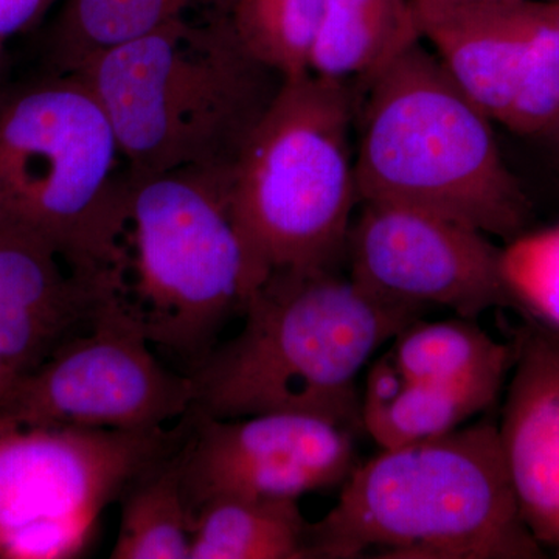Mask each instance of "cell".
<instances>
[{
	"label": "cell",
	"instance_id": "4",
	"mask_svg": "<svg viewBox=\"0 0 559 559\" xmlns=\"http://www.w3.org/2000/svg\"><path fill=\"white\" fill-rule=\"evenodd\" d=\"M356 180L359 201L428 210L510 241L532 202L507 167L488 114L421 43L366 86Z\"/></svg>",
	"mask_w": 559,
	"mask_h": 559
},
{
	"label": "cell",
	"instance_id": "2",
	"mask_svg": "<svg viewBox=\"0 0 559 559\" xmlns=\"http://www.w3.org/2000/svg\"><path fill=\"white\" fill-rule=\"evenodd\" d=\"M310 558L538 559L499 428L480 421L356 466L340 499L311 524Z\"/></svg>",
	"mask_w": 559,
	"mask_h": 559
},
{
	"label": "cell",
	"instance_id": "26",
	"mask_svg": "<svg viewBox=\"0 0 559 559\" xmlns=\"http://www.w3.org/2000/svg\"><path fill=\"white\" fill-rule=\"evenodd\" d=\"M550 138L554 139L555 142H557V146H558V151H559V124L557 127V130L551 132Z\"/></svg>",
	"mask_w": 559,
	"mask_h": 559
},
{
	"label": "cell",
	"instance_id": "11",
	"mask_svg": "<svg viewBox=\"0 0 559 559\" xmlns=\"http://www.w3.org/2000/svg\"><path fill=\"white\" fill-rule=\"evenodd\" d=\"M500 248L484 231L428 210L364 202L348 231V277L400 307H429L476 319L510 307L500 275Z\"/></svg>",
	"mask_w": 559,
	"mask_h": 559
},
{
	"label": "cell",
	"instance_id": "5",
	"mask_svg": "<svg viewBox=\"0 0 559 559\" xmlns=\"http://www.w3.org/2000/svg\"><path fill=\"white\" fill-rule=\"evenodd\" d=\"M0 216L46 238L81 275L127 272V164L76 73L0 86Z\"/></svg>",
	"mask_w": 559,
	"mask_h": 559
},
{
	"label": "cell",
	"instance_id": "7",
	"mask_svg": "<svg viewBox=\"0 0 559 559\" xmlns=\"http://www.w3.org/2000/svg\"><path fill=\"white\" fill-rule=\"evenodd\" d=\"M226 167L128 173L124 297L157 352L193 373L259 286Z\"/></svg>",
	"mask_w": 559,
	"mask_h": 559
},
{
	"label": "cell",
	"instance_id": "22",
	"mask_svg": "<svg viewBox=\"0 0 559 559\" xmlns=\"http://www.w3.org/2000/svg\"><path fill=\"white\" fill-rule=\"evenodd\" d=\"M499 264L513 308L559 334V223L507 241Z\"/></svg>",
	"mask_w": 559,
	"mask_h": 559
},
{
	"label": "cell",
	"instance_id": "27",
	"mask_svg": "<svg viewBox=\"0 0 559 559\" xmlns=\"http://www.w3.org/2000/svg\"><path fill=\"white\" fill-rule=\"evenodd\" d=\"M2 44H3V40L0 39V58H2Z\"/></svg>",
	"mask_w": 559,
	"mask_h": 559
},
{
	"label": "cell",
	"instance_id": "1",
	"mask_svg": "<svg viewBox=\"0 0 559 559\" xmlns=\"http://www.w3.org/2000/svg\"><path fill=\"white\" fill-rule=\"evenodd\" d=\"M423 311L371 296L340 270L278 271L253 289L241 330L190 374L191 414L297 412L355 430L360 371Z\"/></svg>",
	"mask_w": 559,
	"mask_h": 559
},
{
	"label": "cell",
	"instance_id": "14",
	"mask_svg": "<svg viewBox=\"0 0 559 559\" xmlns=\"http://www.w3.org/2000/svg\"><path fill=\"white\" fill-rule=\"evenodd\" d=\"M513 367L499 426L507 468L530 532L559 549V334L530 322Z\"/></svg>",
	"mask_w": 559,
	"mask_h": 559
},
{
	"label": "cell",
	"instance_id": "3",
	"mask_svg": "<svg viewBox=\"0 0 559 559\" xmlns=\"http://www.w3.org/2000/svg\"><path fill=\"white\" fill-rule=\"evenodd\" d=\"M86 81L130 175L235 165L286 79L257 60L229 17L182 16L90 58Z\"/></svg>",
	"mask_w": 559,
	"mask_h": 559
},
{
	"label": "cell",
	"instance_id": "13",
	"mask_svg": "<svg viewBox=\"0 0 559 559\" xmlns=\"http://www.w3.org/2000/svg\"><path fill=\"white\" fill-rule=\"evenodd\" d=\"M123 289V274L81 275L46 238L0 216V358L17 373L90 329Z\"/></svg>",
	"mask_w": 559,
	"mask_h": 559
},
{
	"label": "cell",
	"instance_id": "10",
	"mask_svg": "<svg viewBox=\"0 0 559 559\" xmlns=\"http://www.w3.org/2000/svg\"><path fill=\"white\" fill-rule=\"evenodd\" d=\"M441 66L489 119L521 135L559 124V2L489 0L423 21Z\"/></svg>",
	"mask_w": 559,
	"mask_h": 559
},
{
	"label": "cell",
	"instance_id": "15",
	"mask_svg": "<svg viewBox=\"0 0 559 559\" xmlns=\"http://www.w3.org/2000/svg\"><path fill=\"white\" fill-rule=\"evenodd\" d=\"M388 355L412 380L459 393L487 411L514 366L516 344L496 341L474 319H417L396 334Z\"/></svg>",
	"mask_w": 559,
	"mask_h": 559
},
{
	"label": "cell",
	"instance_id": "19",
	"mask_svg": "<svg viewBox=\"0 0 559 559\" xmlns=\"http://www.w3.org/2000/svg\"><path fill=\"white\" fill-rule=\"evenodd\" d=\"M201 0H66L47 49V69L76 72L90 58L182 16ZM223 7L226 0H210Z\"/></svg>",
	"mask_w": 559,
	"mask_h": 559
},
{
	"label": "cell",
	"instance_id": "9",
	"mask_svg": "<svg viewBox=\"0 0 559 559\" xmlns=\"http://www.w3.org/2000/svg\"><path fill=\"white\" fill-rule=\"evenodd\" d=\"M123 290L90 329L17 374L0 411L36 425L121 430L165 428L186 417L193 381L160 362Z\"/></svg>",
	"mask_w": 559,
	"mask_h": 559
},
{
	"label": "cell",
	"instance_id": "6",
	"mask_svg": "<svg viewBox=\"0 0 559 559\" xmlns=\"http://www.w3.org/2000/svg\"><path fill=\"white\" fill-rule=\"evenodd\" d=\"M355 102L342 81L285 80L235 160L231 209L259 286L272 272L345 263L359 201Z\"/></svg>",
	"mask_w": 559,
	"mask_h": 559
},
{
	"label": "cell",
	"instance_id": "20",
	"mask_svg": "<svg viewBox=\"0 0 559 559\" xmlns=\"http://www.w3.org/2000/svg\"><path fill=\"white\" fill-rule=\"evenodd\" d=\"M182 447L124 491L110 558L190 559L191 516L182 491Z\"/></svg>",
	"mask_w": 559,
	"mask_h": 559
},
{
	"label": "cell",
	"instance_id": "16",
	"mask_svg": "<svg viewBox=\"0 0 559 559\" xmlns=\"http://www.w3.org/2000/svg\"><path fill=\"white\" fill-rule=\"evenodd\" d=\"M421 39L412 0H326L310 73L366 87Z\"/></svg>",
	"mask_w": 559,
	"mask_h": 559
},
{
	"label": "cell",
	"instance_id": "12",
	"mask_svg": "<svg viewBox=\"0 0 559 559\" xmlns=\"http://www.w3.org/2000/svg\"><path fill=\"white\" fill-rule=\"evenodd\" d=\"M190 417L182 491L191 520L216 498L300 500L342 487L358 466V430L333 419L297 412Z\"/></svg>",
	"mask_w": 559,
	"mask_h": 559
},
{
	"label": "cell",
	"instance_id": "8",
	"mask_svg": "<svg viewBox=\"0 0 559 559\" xmlns=\"http://www.w3.org/2000/svg\"><path fill=\"white\" fill-rule=\"evenodd\" d=\"M173 428L121 430L36 425L0 411V559H76L105 510L182 447Z\"/></svg>",
	"mask_w": 559,
	"mask_h": 559
},
{
	"label": "cell",
	"instance_id": "17",
	"mask_svg": "<svg viewBox=\"0 0 559 559\" xmlns=\"http://www.w3.org/2000/svg\"><path fill=\"white\" fill-rule=\"evenodd\" d=\"M310 527L299 500L212 499L191 520L190 559H307Z\"/></svg>",
	"mask_w": 559,
	"mask_h": 559
},
{
	"label": "cell",
	"instance_id": "18",
	"mask_svg": "<svg viewBox=\"0 0 559 559\" xmlns=\"http://www.w3.org/2000/svg\"><path fill=\"white\" fill-rule=\"evenodd\" d=\"M480 412L476 401L406 377L388 353L371 362L360 392L362 430L382 450L437 439Z\"/></svg>",
	"mask_w": 559,
	"mask_h": 559
},
{
	"label": "cell",
	"instance_id": "24",
	"mask_svg": "<svg viewBox=\"0 0 559 559\" xmlns=\"http://www.w3.org/2000/svg\"><path fill=\"white\" fill-rule=\"evenodd\" d=\"M479 2H489V0H412L419 25H421L423 21L437 16V14L443 13V11ZM557 2H559V0H557Z\"/></svg>",
	"mask_w": 559,
	"mask_h": 559
},
{
	"label": "cell",
	"instance_id": "21",
	"mask_svg": "<svg viewBox=\"0 0 559 559\" xmlns=\"http://www.w3.org/2000/svg\"><path fill=\"white\" fill-rule=\"evenodd\" d=\"M326 0H226L224 13L246 47L283 79L310 73Z\"/></svg>",
	"mask_w": 559,
	"mask_h": 559
},
{
	"label": "cell",
	"instance_id": "23",
	"mask_svg": "<svg viewBox=\"0 0 559 559\" xmlns=\"http://www.w3.org/2000/svg\"><path fill=\"white\" fill-rule=\"evenodd\" d=\"M55 0H0V39L28 31Z\"/></svg>",
	"mask_w": 559,
	"mask_h": 559
},
{
	"label": "cell",
	"instance_id": "25",
	"mask_svg": "<svg viewBox=\"0 0 559 559\" xmlns=\"http://www.w3.org/2000/svg\"><path fill=\"white\" fill-rule=\"evenodd\" d=\"M17 371L7 360L0 358V400L9 392L11 384L16 380Z\"/></svg>",
	"mask_w": 559,
	"mask_h": 559
}]
</instances>
